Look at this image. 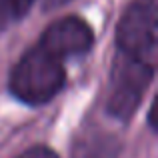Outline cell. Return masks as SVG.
<instances>
[{
    "label": "cell",
    "instance_id": "obj_7",
    "mask_svg": "<svg viewBox=\"0 0 158 158\" xmlns=\"http://www.w3.org/2000/svg\"><path fill=\"white\" fill-rule=\"evenodd\" d=\"M18 158H58V154L52 148L38 144V146H32V148H28V150H24Z\"/></svg>",
    "mask_w": 158,
    "mask_h": 158
},
{
    "label": "cell",
    "instance_id": "obj_6",
    "mask_svg": "<svg viewBox=\"0 0 158 158\" xmlns=\"http://www.w3.org/2000/svg\"><path fill=\"white\" fill-rule=\"evenodd\" d=\"M36 0H0V34L28 14Z\"/></svg>",
    "mask_w": 158,
    "mask_h": 158
},
{
    "label": "cell",
    "instance_id": "obj_2",
    "mask_svg": "<svg viewBox=\"0 0 158 158\" xmlns=\"http://www.w3.org/2000/svg\"><path fill=\"white\" fill-rule=\"evenodd\" d=\"M158 8L156 0H132L116 26V54L156 66Z\"/></svg>",
    "mask_w": 158,
    "mask_h": 158
},
{
    "label": "cell",
    "instance_id": "obj_4",
    "mask_svg": "<svg viewBox=\"0 0 158 158\" xmlns=\"http://www.w3.org/2000/svg\"><path fill=\"white\" fill-rule=\"evenodd\" d=\"M38 40L66 60L90 52L94 44V30L80 16H64L48 24Z\"/></svg>",
    "mask_w": 158,
    "mask_h": 158
},
{
    "label": "cell",
    "instance_id": "obj_8",
    "mask_svg": "<svg viewBox=\"0 0 158 158\" xmlns=\"http://www.w3.org/2000/svg\"><path fill=\"white\" fill-rule=\"evenodd\" d=\"M68 0H44V8H56L60 4H66Z\"/></svg>",
    "mask_w": 158,
    "mask_h": 158
},
{
    "label": "cell",
    "instance_id": "obj_3",
    "mask_svg": "<svg viewBox=\"0 0 158 158\" xmlns=\"http://www.w3.org/2000/svg\"><path fill=\"white\" fill-rule=\"evenodd\" d=\"M154 72L156 66L142 64L116 54L110 72V92L106 98L108 114L118 122H130L154 78Z\"/></svg>",
    "mask_w": 158,
    "mask_h": 158
},
{
    "label": "cell",
    "instance_id": "obj_5",
    "mask_svg": "<svg viewBox=\"0 0 158 158\" xmlns=\"http://www.w3.org/2000/svg\"><path fill=\"white\" fill-rule=\"evenodd\" d=\"M122 152V140L104 128H86L76 136L70 158H118Z\"/></svg>",
    "mask_w": 158,
    "mask_h": 158
},
{
    "label": "cell",
    "instance_id": "obj_1",
    "mask_svg": "<svg viewBox=\"0 0 158 158\" xmlns=\"http://www.w3.org/2000/svg\"><path fill=\"white\" fill-rule=\"evenodd\" d=\"M64 58L40 40L20 56L8 78L10 94L28 106L48 104L64 88Z\"/></svg>",
    "mask_w": 158,
    "mask_h": 158
}]
</instances>
